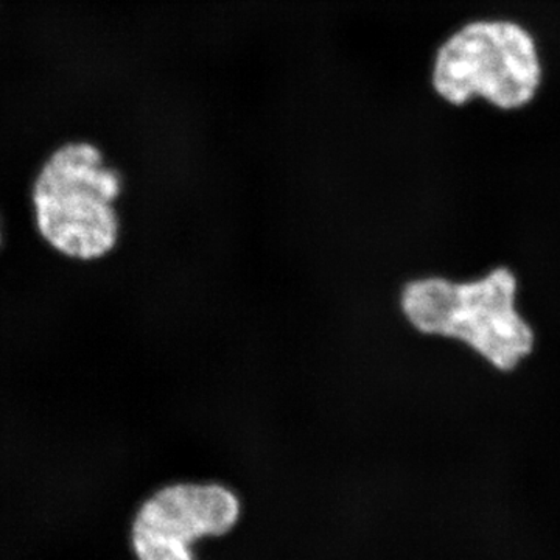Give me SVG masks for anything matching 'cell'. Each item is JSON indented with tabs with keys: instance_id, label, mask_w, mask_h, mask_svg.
I'll return each mask as SVG.
<instances>
[{
	"instance_id": "cell-1",
	"label": "cell",
	"mask_w": 560,
	"mask_h": 560,
	"mask_svg": "<svg viewBox=\"0 0 560 560\" xmlns=\"http://www.w3.org/2000/svg\"><path fill=\"white\" fill-rule=\"evenodd\" d=\"M124 180L102 150L70 140L39 165L31 189L33 220L39 237L73 261H98L120 241L117 201Z\"/></svg>"
},
{
	"instance_id": "cell-2",
	"label": "cell",
	"mask_w": 560,
	"mask_h": 560,
	"mask_svg": "<svg viewBox=\"0 0 560 560\" xmlns=\"http://www.w3.org/2000/svg\"><path fill=\"white\" fill-rule=\"evenodd\" d=\"M536 36L510 18H478L447 36L430 68L436 97L453 108L482 101L503 113L528 108L544 84Z\"/></svg>"
},
{
	"instance_id": "cell-3",
	"label": "cell",
	"mask_w": 560,
	"mask_h": 560,
	"mask_svg": "<svg viewBox=\"0 0 560 560\" xmlns=\"http://www.w3.org/2000/svg\"><path fill=\"white\" fill-rule=\"evenodd\" d=\"M400 311L420 334L458 341L497 370H512L533 350L534 331L518 308L517 283L504 270L466 282L411 280L401 290Z\"/></svg>"
},
{
	"instance_id": "cell-4",
	"label": "cell",
	"mask_w": 560,
	"mask_h": 560,
	"mask_svg": "<svg viewBox=\"0 0 560 560\" xmlns=\"http://www.w3.org/2000/svg\"><path fill=\"white\" fill-rule=\"evenodd\" d=\"M242 517L241 495L231 486L172 481L139 501L128 545L135 560H198L201 541L230 536Z\"/></svg>"
},
{
	"instance_id": "cell-5",
	"label": "cell",
	"mask_w": 560,
	"mask_h": 560,
	"mask_svg": "<svg viewBox=\"0 0 560 560\" xmlns=\"http://www.w3.org/2000/svg\"><path fill=\"white\" fill-rule=\"evenodd\" d=\"M0 246H2V231H0Z\"/></svg>"
}]
</instances>
